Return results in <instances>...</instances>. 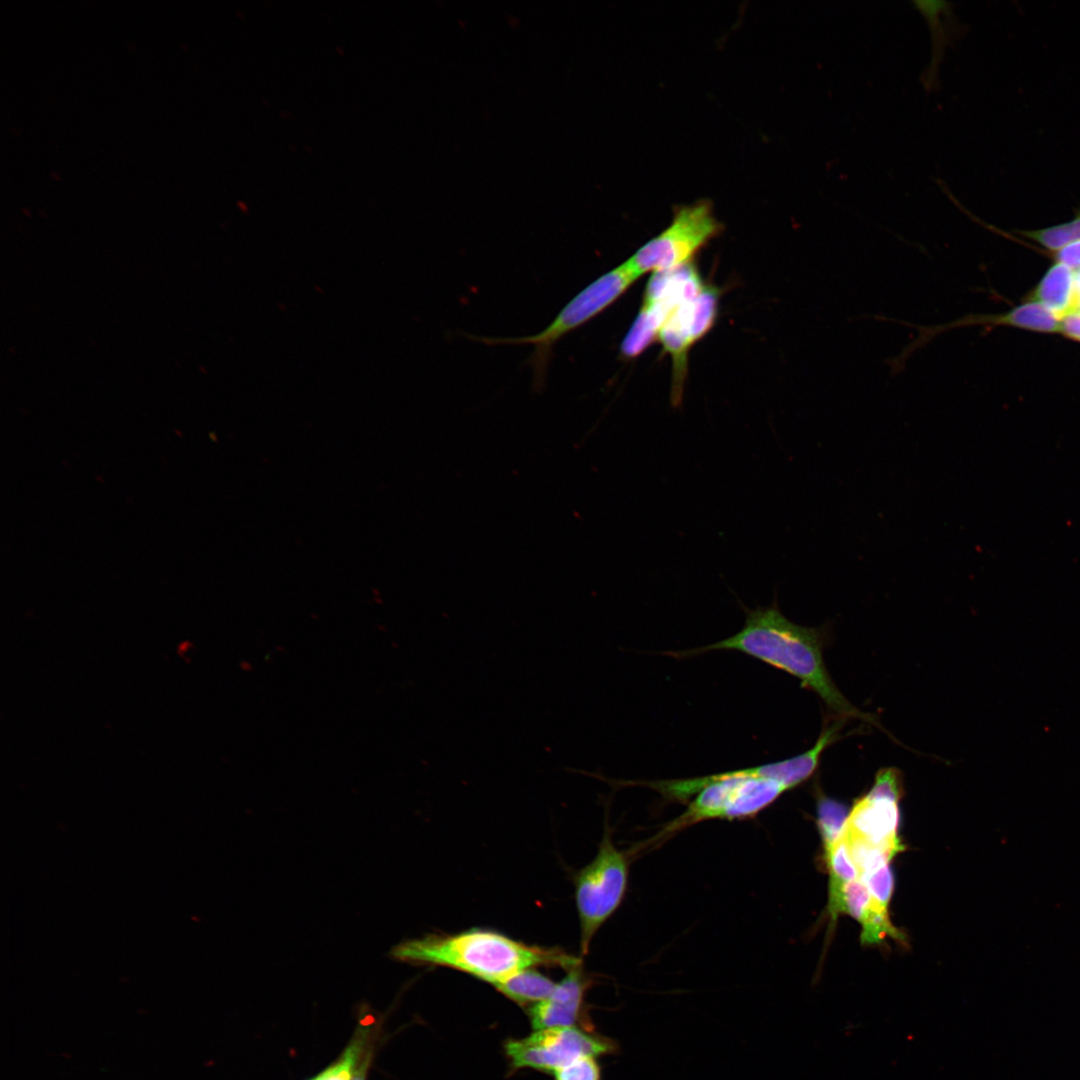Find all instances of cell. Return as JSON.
Returning a JSON list of instances; mask_svg holds the SVG:
<instances>
[{
    "label": "cell",
    "instance_id": "cb8c5ba5",
    "mask_svg": "<svg viewBox=\"0 0 1080 1080\" xmlns=\"http://www.w3.org/2000/svg\"><path fill=\"white\" fill-rule=\"evenodd\" d=\"M872 796L899 801L903 795L902 775L896 768L878 771L874 784L868 792Z\"/></svg>",
    "mask_w": 1080,
    "mask_h": 1080
},
{
    "label": "cell",
    "instance_id": "ac0fdd59",
    "mask_svg": "<svg viewBox=\"0 0 1080 1080\" xmlns=\"http://www.w3.org/2000/svg\"><path fill=\"white\" fill-rule=\"evenodd\" d=\"M719 302V290L713 286H704L691 303L690 334L693 344L701 339L713 326Z\"/></svg>",
    "mask_w": 1080,
    "mask_h": 1080
},
{
    "label": "cell",
    "instance_id": "8fae6325",
    "mask_svg": "<svg viewBox=\"0 0 1080 1080\" xmlns=\"http://www.w3.org/2000/svg\"><path fill=\"white\" fill-rule=\"evenodd\" d=\"M1033 301L1043 305L1059 319L1076 310L1074 274L1070 267L1057 263L1042 278L1032 294Z\"/></svg>",
    "mask_w": 1080,
    "mask_h": 1080
},
{
    "label": "cell",
    "instance_id": "e0dca14e",
    "mask_svg": "<svg viewBox=\"0 0 1080 1080\" xmlns=\"http://www.w3.org/2000/svg\"><path fill=\"white\" fill-rule=\"evenodd\" d=\"M861 943L863 945H878L887 936L905 942L904 934L892 925L889 920L887 908L873 899L862 919Z\"/></svg>",
    "mask_w": 1080,
    "mask_h": 1080
},
{
    "label": "cell",
    "instance_id": "8992f818",
    "mask_svg": "<svg viewBox=\"0 0 1080 1080\" xmlns=\"http://www.w3.org/2000/svg\"><path fill=\"white\" fill-rule=\"evenodd\" d=\"M712 203L699 200L675 209L670 225L640 247L626 262L639 277L667 271L690 262L692 256L721 231Z\"/></svg>",
    "mask_w": 1080,
    "mask_h": 1080
},
{
    "label": "cell",
    "instance_id": "83f0119b",
    "mask_svg": "<svg viewBox=\"0 0 1080 1080\" xmlns=\"http://www.w3.org/2000/svg\"><path fill=\"white\" fill-rule=\"evenodd\" d=\"M1075 290L1080 292V269L1074 274Z\"/></svg>",
    "mask_w": 1080,
    "mask_h": 1080
},
{
    "label": "cell",
    "instance_id": "7a4b0ae2",
    "mask_svg": "<svg viewBox=\"0 0 1080 1080\" xmlns=\"http://www.w3.org/2000/svg\"><path fill=\"white\" fill-rule=\"evenodd\" d=\"M744 611V625L731 637L666 654L683 658L716 650L738 651L799 679L801 685L816 693L838 718H859L876 724L871 715L853 706L834 684L823 660L822 637L817 629L790 621L776 603L756 609L744 607Z\"/></svg>",
    "mask_w": 1080,
    "mask_h": 1080
},
{
    "label": "cell",
    "instance_id": "d6986e66",
    "mask_svg": "<svg viewBox=\"0 0 1080 1080\" xmlns=\"http://www.w3.org/2000/svg\"><path fill=\"white\" fill-rule=\"evenodd\" d=\"M369 1029H360L340 1058L317 1076V1080H352L356 1066L369 1047Z\"/></svg>",
    "mask_w": 1080,
    "mask_h": 1080
},
{
    "label": "cell",
    "instance_id": "5b68a950",
    "mask_svg": "<svg viewBox=\"0 0 1080 1080\" xmlns=\"http://www.w3.org/2000/svg\"><path fill=\"white\" fill-rule=\"evenodd\" d=\"M630 856L619 850L605 824L593 860L573 874L580 923V954L589 952L597 931L622 904L628 887Z\"/></svg>",
    "mask_w": 1080,
    "mask_h": 1080
},
{
    "label": "cell",
    "instance_id": "4fadbf2b",
    "mask_svg": "<svg viewBox=\"0 0 1080 1080\" xmlns=\"http://www.w3.org/2000/svg\"><path fill=\"white\" fill-rule=\"evenodd\" d=\"M556 984L536 968H528L495 984V989L522 1007L529 1008L554 991Z\"/></svg>",
    "mask_w": 1080,
    "mask_h": 1080
},
{
    "label": "cell",
    "instance_id": "9c48e42d",
    "mask_svg": "<svg viewBox=\"0 0 1080 1080\" xmlns=\"http://www.w3.org/2000/svg\"><path fill=\"white\" fill-rule=\"evenodd\" d=\"M593 984V978L583 966V961L566 970L565 977L556 984L552 994L528 1010L535 1030L570 1027L585 1015V995Z\"/></svg>",
    "mask_w": 1080,
    "mask_h": 1080
},
{
    "label": "cell",
    "instance_id": "277c9868",
    "mask_svg": "<svg viewBox=\"0 0 1080 1080\" xmlns=\"http://www.w3.org/2000/svg\"><path fill=\"white\" fill-rule=\"evenodd\" d=\"M637 279L638 276L625 261L583 288L537 334L513 338L479 337L477 340L487 345H532L533 351L527 363L533 370V385L536 389H542L555 345L610 307Z\"/></svg>",
    "mask_w": 1080,
    "mask_h": 1080
},
{
    "label": "cell",
    "instance_id": "4316f807",
    "mask_svg": "<svg viewBox=\"0 0 1080 1080\" xmlns=\"http://www.w3.org/2000/svg\"><path fill=\"white\" fill-rule=\"evenodd\" d=\"M370 1059H371V1047L369 1046L364 1051V1053L362 1054V1056H361V1058H360V1060H359V1062H358V1064L356 1066V1069H355L352 1080H366L367 1070H368V1067H369Z\"/></svg>",
    "mask_w": 1080,
    "mask_h": 1080
},
{
    "label": "cell",
    "instance_id": "30bf717a",
    "mask_svg": "<svg viewBox=\"0 0 1080 1080\" xmlns=\"http://www.w3.org/2000/svg\"><path fill=\"white\" fill-rule=\"evenodd\" d=\"M898 822V801L867 793L853 806L845 830L873 844L902 851L897 836Z\"/></svg>",
    "mask_w": 1080,
    "mask_h": 1080
},
{
    "label": "cell",
    "instance_id": "d4e9b609",
    "mask_svg": "<svg viewBox=\"0 0 1080 1080\" xmlns=\"http://www.w3.org/2000/svg\"><path fill=\"white\" fill-rule=\"evenodd\" d=\"M1060 331L1066 336L1080 341V312L1072 311L1061 318Z\"/></svg>",
    "mask_w": 1080,
    "mask_h": 1080
},
{
    "label": "cell",
    "instance_id": "44dd1931",
    "mask_svg": "<svg viewBox=\"0 0 1080 1080\" xmlns=\"http://www.w3.org/2000/svg\"><path fill=\"white\" fill-rule=\"evenodd\" d=\"M859 879L866 885L873 899L887 908L894 888V878L889 865L862 875Z\"/></svg>",
    "mask_w": 1080,
    "mask_h": 1080
},
{
    "label": "cell",
    "instance_id": "603a6c76",
    "mask_svg": "<svg viewBox=\"0 0 1080 1080\" xmlns=\"http://www.w3.org/2000/svg\"><path fill=\"white\" fill-rule=\"evenodd\" d=\"M873 902V897L866 885L859 880H852L844 887V912L860 921Z\"/></svg>",
    "mask_w": 1080,
    "mask_h": 1080
},
{
    "label": "cell",
    "instance_id": "52a82bcc",
    "mask_svg": "<svg viewBox=\"0 0 1080 1080\" xmlns=\"http://www.w3.org/2000/svg\"><path fill=\"white\" fill-rule=\"evenodd\" d=\"M616 1049L613 1040L576 1026L535 1030L525 1038L505 1043L513 1070L530 1068L551 1073L579 1057L596 1058Z\"/></svg>",
    "mask_w": 1080,
    "mask_h": 1080
},
{
    "label": "cell",
    "instance_id": "7c38bea8",
    "mask_svg": "<svg viewBox=\"0 0 1080 1080\" xmlns=\"http://www.w3.org/2000/svg\"><path fill=\"white\" fill-rule=\"evenodd\" d=\"M830 870L828 911L831 922L835 923L839 914L844 912V887L859 876L853 863L848 844L841 834L829 852L825 855Z\"/></svg>",
    "mask_w": 1080,
    "mask_h": 1080
},
{
    "label": "cell",
    "instance_id": "9a60e30c",
    "mask_svg": "<svg viewBox=\"0 0 1080 1080\" xmlns=\"http://www.w3.org/2000/svg\"><path fill=\"white\" fill-rule=\"evenodd\" d=\"M842 835L848 844L850 856L858 870L859 877L887 865L900 852L894 848L876 845L852 835L845 830V827Z\"/></svg>",
    "mask_w": 1080,
    "mask_h": 1080
},
{
    "label": "cell",
    "instance_id": "5bb4252c",
    "mask_svg": "<svg viewBox=\"0 0 1080 1080\" xmlns=\"http://www.w3.org/2000/svg\"><path fill=\"white\" fill-rule=\"evenodd\" d=\"M669 316L670 313L659 305L643 304L621 343V355L624 358H634L642 353L658 337Z\"/></svg>",
    "mask_w": 1080,
    "mask_h": 1080
},
{
    "label": "cell",
    "instance_id": "f546056e",
    "mask_svg": "<svg viewBox=\"0 0 1080 1080\" xmlns=\"http://www.w3.org/2000/svg\"><path fill=\"white\" fill-rule=\"evenodd\" d=\"M310 1080H317V1076H316V1077H314V1078H312V1079H310Z\"/></svg>",
    "mask_w": 1080,
    "mask_h": 1080
},
{
    "label": "cell",
    "instance_id": "2e32d148",
    "mask_svg": "<svg viewBox=\"0 0 1080 1080\" xmlns=\"http://www.w3.org/2000/svg\"><path fill=\"white\" fill-rule=\"evenodd\" d=\"M843 803L820 795L817 801V824L822 836L825 855L840 838L848 819Z\"/></svg>",
    "mask_w": 1080,
    "mask_h": 1080
},
{
    "label": "cell",
    "instance_id": "484cf974",
    "mask_svg": "<svg viewBox=\"0 0 1080 1080\" xmlns=\"http://www.w3.org/2000/svg\"><path fill=\"white\" fill-rule=\"evenodd\" d=\"M1059 263L1071 268L1080 267V241L1063 247L1056 255Z\"/></svg>",
    "mask_w": 1080,
    "mask_h": 1080
},
{
    "label": "cell",
    "instance_id": "ffe728a7",
    "mask_svg": "<svg viewBox=\"0 0 1080 1080\" xmlns=\"http://www.w3.org/2000/svg\"><path fill=\"white\" fill-rule=\"evenodd\" d=\"M1042 246L1056 250L1080 241V214L1060 225L1024 233Z\"/></svg>",
    "mask_w": 1080,
    "mask_h": 1080
},
{
    "label": "cell",
    "instance_id": "3957f363",
    "mask_svg": "<svg viewBox=\"0 0 1080 1080\" xmlns=\"http://www.w3.org/2000/svg\"><path fill=\"white\" fill-rule=\"evenodd\" d=\"M390 954L413 965L461 971L493 986L528 968L560 967L566 971L582 961L560 947L530 945L486 928L427 934L397 944Z\"/></svg>",
    "mask_w": 1080,
    "mask_h": 1080
},
{
    "label": "cell",
    "instance_id": "7402d4cb",
    "mask_svg": "<svg viewBox=\"0 0 1080 1080\" xmlns=\"http://www.w3.org/2000/svg\"><path fill=\"white\" fill-rule=\"evenodd\" d=\"M555 1080H600L601 1070L592 1056H582L553 1072Z\"/></svg>",
    "mask_w": 1080,
    "mask_h": 1080
},
{
    "label": "cell",
    "instance_id": "ba28073f",
    "mask_svg": "<svg viewBox=\"0 0 1080 1080\" xmlns=\"http://www.w3.org/2000/svg\"><path fill=\"white\" fill-rule=\"evenodd\" d=\"M1060 321L1061 319L1037 302L1023 304L1004 314H968L957 320L935 326H918L901 321L900 323L903 325L915 327L918 335L903 348L898 354V358L900 361L906 362L915 351L927 345L939 334L959 327L989 324L1008 325L1039 332H1058L1060 331Z\"/></svg>",
    "mask_w": 1080,
    "mask_h": 1080
},
{
    "label": "cell",
    "instance_id": "f1b7e54d",
    "mask_svg": "<svg viewBox=\"0 0 1080 1080\" xmlns=\"http://www.w3.org/2000/svg\"><path fill=\"white\" fill-rule=\"evenodd\" d=\"M1080 312V292H1076V310Z\"/></svg>",
    "mask_w": 1080,
    "mask_h": 1080
},
{
    "label": "cell",
    "instance_id": "6da1fadb",
    "mask_svg": "<svg viewBox=\"0 0 1080 1080\" xmlns=\"http://www.w3.org/2000/svg\"><path fill=\"white\" fill-rule=\"evenodd\" d=\"M786 760L717 774L653 781L626 780V786L652 789L663 800L687 808L648 839L627 850L630 858L663 845L683 830L707 820H744L757 816L788 789Z\"/></svg>",
    "mask_w": 1080,
    "mask_h": 1080
}]
</instances>
